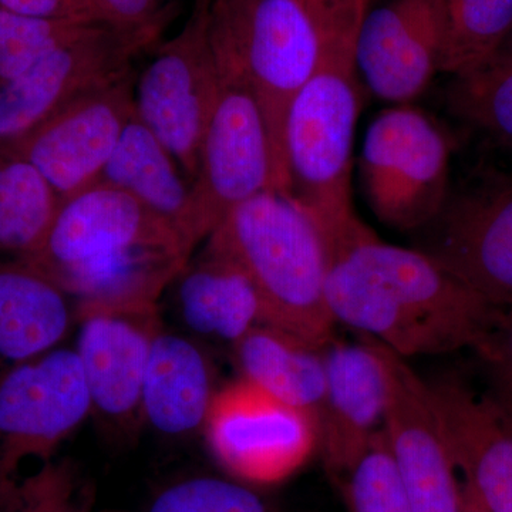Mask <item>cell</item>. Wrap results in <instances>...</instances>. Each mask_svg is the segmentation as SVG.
Listing matches in <instances>:
<instances>
[{
    "instance_id": "1",
    "label": "cell",
    "mask_w": 512,
    "mask_h": 512,
    "mask_svg": "<svg viewBox=\"0 0 512 512\" xmlns=\"http://www.w3.org/2000/svg\"><path fill=\"white\" fill-rule=\"evenodd\" d=\"M320 235L335 322L406 359L474 350L503 312L420 249L382 241L359 217Z\"/></svg>"
},
{
    "instance_id": "2",
    "label": "cell",
    "mask_w": 512,
    "mask_h": 512,
    "mask_svg": "<svg viewBox=\"0 0 512 512\" xmlns=\"http://www.w3.org/2000/svg\"><path fill=\"white\" fill-rule=\"evenodd\" d=\"M205 252L247 275L261 302L262 325L316 348L333 339L322 235L288 194L266 190L242 202L211 232Z\"/></svg>"
},
{
    "instance_id": "3",
    "label": "cell",
    "mask_w": 512,
    "mask_h": 512,
    "mask_svg": "<svg viewBox=\"0 0 512 512\" xmlns=\"http://www.w3.org/2000/svg\"><path fill=\"white\" fill-rule=\"evenodd\" d=\"M207 35L220 80L254 94L286 191L282 130L295 94L318 70L330 36L313 0H211Z\"/></svg>"
},
{
    "instance_id": "4",
    "label": "cell",
    "mask_w": 512,
    "mask_h": 512,
    "mask_svg": "<svg viewBox=\"0 0 512 512\" xmlns=\"http://www.w3.org/2000/svg\"><path fill=\"white\" fill-rule=\"evenodd\" d=\"M356 35H330L318 70L286 111L282 158L286 191L319 231L356 218L352 204L353 144L362 86Z\"/></svg>"
},
{
    "instance_id": "5",
    "label": "cell",
    "mask_w": 512,
    "mask_h": 512,
    "mask_svg": "<svg viewBox=\"0 0 512 512\" xmlns=\"http://www.w3.org/2000/svg\"><path fill=\"white\" fill-rule=\"evenodd\" d=\"M450 137L426 111L394 104L367 128L359 158L369 207L384 225L420 231L450 194Z\"/></svg>"
},
{
    "instance_id": "6",
    "label": "cell",
    "mask_w": 512,
    "mask_h": 512,
    "mask_svg": "<svg viewBox=\"0 0 512 512\" xmlns=\"http://www.w3.org/2000/svg\"><path fill=\"white\" fill-rule=\"evenodd\" d=\"M220 87L207 10L194 9L177 35L157 46L134 83L137 119L170 151L190 183Z\"/></svg>"
},
{
    "instance_id": "7",
    "label": "cell",
    "mask_w": 512,
    "mask_h": 512,
    "mask_svg": "<svg viewBox=\"0 0 512 512\" xmlns=\"http://www.w3.org/2000/svg\"><path fill=\"white\" fill-rule=\"evenodd\" d=\"M93 410L76 350L53 349L0 377V494L29 458L50 461Z\"/></svg>"
},
{
    "instance_id": "8",
    "label": "cell",
    "mask_w": 512,
    "mask_h": 512,
    "mask_svg": "<svg viewBox=\"0 0 512 512\" xmlns=\"http://www.w3.org/2000/svg\"><path fill=\"white\" fill-rule=\"evenodd\" d=\"M205 431L215 458L249 484L281 483L319 448L312 417L245 379L214 394Z\"/></svg>"
},
{
    "instance_id": "9",
    "label": "cell",
    "mask_w": 512,
    "mask_h": 512,
    "mask_svg": "<svg viewBox=\"0 0 512 512\" xmlns=\"http://www.w3.org/2000/svg\"><path fill=\"white\" fill-rule=\"evenodd\" d=\"M220 82L191 183L202 241L242 202L262 191H279L271 140L258 101L245 84Z\"/></svg>"
},
{
    "instance_id": "10",
    "label": "cell",
    "mask_w": 512,
    "mask_h": 512,
    "mask_svg": "<svg viewBox=\"0 0 512 512\" xmlns=\"http://www.w3.org/2000/svg\"><path fill=\"white\" fill-rule=\"evenodd\" d=\"M420 251L498 308H512V175L451 191Z\"/></svg>"
},
{
    "instance_id": "11",
    "label": "cell",
    "mask_w": 512,
    "mask_h": 512,
    "mask_svg": "<svg viewBox=\"0 0 512 512\" xmlns=\"http://www.w3.org/2000/svg\"><path fill=\"white\" fill-rule=\"evenodd\" d=\"M150 49L143 40L103 23L87 26L0 87V153L83 94L130 73L133 60Z\"/></svg>"
},
{
    "instance_id": "12",
    "label": "cell",
    "mask_w": 512,
    "mask_h": 512,
    "mask_svg": "<svg viewBox=\"0 0 512 512\" xmlns=\"http://www.w3.org/2000/svg\"><path fill=\"white\" fill-rule=\"evenodd\" d=\"M382 362L383 434L414 512H461V480L431 399L429 382L379 340L359 333Z\"/></svg>"
},
{
    "instance_id": "13",
    "label": "cell",
    "mask_w": 512,
    "mask_h": 512,
    "mask_svg": "<svg viewBox=\"0 0 512 512\" xmlns=\"http://www.w3.org/2000/svg\"><path fill=\"white\" fill-rule=\"evenodd\" d=\"M134 83L131 70L83 94L5 153L29 161L62 200L92 187L134 116Z\"/></svg>"
},
{
    "instance_id": "14",
    "label": "cell",
    "mask_w": 512,
    "mask_h": 512,
    "mask_svg": "<svg viewBox=\"0 0 512 512\" xmlns=\"http://www.w3.org/2000/svg\"><path fill=\"white\" fill-rule=\"evenodd\" d=\"M137 245H173L192 254L173 229L136 198L99 181L62 200L45 242L26 262L53 276Z\"/></svg>"
},
{
    "instance_id": "15",
    "label": "cell",
    "mask_w": 512,
    "mask_h": 512,
    "mask_svg": "<svg viewBox=\"0 0 512 512\" xmlns=\"http://www.w3.org/2000/svg\"><path fill=\"white\" fill-rule=\"evenodd\" d=\"M355 62L360 79L379 99L416 100L440 73L436 0H392L367 12L356 33Z\"/></svg>"
},
{
    "instance_id": "16",
    "label": "cell",
    "mask_w": 512,
    "mask_h": 512,
    "mask_svg": "<svg viewBox=\"0 0 512 512\" xmlns=\"http://www.w3.org/2000/svg\"><path fill=\"white\" fill-rule=\"evenodd\" d=\"M427 382L461 483L488 512H512V427L457 376Z\"/></svg>"
},
{
    "instance_id": "17",
    "label": "cell",
    "mask_w": 512,
    "mask_h": 512,
    "mask_svg": "<svg viewBox=\"0 0 512 512\" xmlns=\"http://www.w3.org/2000/svg\"><path fill=\"white\" fill-rule=\"evenodd\" d=\"M326 389L319 448L333 477L365 453L382 430L387 386L382 362L370 343L330 340L322 348Z\"/></svg>"
},
{
    "instance_id": "18",
    "label": "cell",
    "mask_w": 512,
    "mask_h": 512,
    "mask_svg": "<svg viewBox=\"0 0 512 512\" xmlns=\"http://www.w3.org/2000/svg\"><path fill=\"white\" fill-rule=\"evenodd\" d=\"M77 355L89 387L93 410L127 420L141 410V392L157 312H90L80 315Z\"/></svg>"
},
{
    "instance_id": "19",
    "label": "cell",
    "mask_w": 512,
    "mask_h": 512,
    "mask_svg": "<svg viewBox=\"0 0 512 512\" xmlns=\"http://www.w3.org/2000/svg\"><path fill=\"white\" fill-rule=\"evenodd\" d=\"M191 255L173 245H137L83 262L50 276L77 301L79 316L90 312H157L168 285Z\"/></svg>"
},
{
    "instance_id": "20",
    "label": "cell",
    "mask_w": 512,
    "mask_h": 512,
    "mask_svg": "<svg viewBox=\"0 0 512 512\" xmlns=\"http://www.w3.org/2000/svg\"><path fill=\"white\" fill-rule=\"evenodd\" d=\"M183 174L170 151L134 113L101 174L100 183L113 185L136 198L173 229L192 252L202 239L191 183L184 180Z\"/></svg>"
},
{
    "instance_id": "21",
    "label": "cell",
    "mask_w": 512,
    "mask_h": 512,
    "mask_svg": "<svg viewBox=\"0 0 512 512\" xmlns=\"http://www.w3.org/2000/svg\"><path fill=\"white\" fill-rule=\"evenodd\" d=\"M69 298L29 262L0 265V360L13 366L55 349L72 322Z\"/></svg>"
},
{
    "instance_id": "22",
    "label": "cell",
    "mask_w": 512,
    "mask_h": 512,
    "mask_svg": "<svg viewBox=\"0 0 512 512\" xmlns=\"http://www.w3.org/2000/svg\"><path fill=\"white\" fill-rule=\"evenodd\" d=\"M210 367L197 346L158 330L141 392V412L154 429L171 436L205 426L212 399Z\"/></svg>"
},
{
    "instance_id": "23",
    "label": "cell",
    "mask_w": 512,
    "mask_h": 512,
    "mask_svg": "<svg viewBox=\"0 0 512 512\" xmlns=\"http://www.w3.org/2000/svg\"><path fill=\"white\" fill-rule=\"evenodd\" d=\"M232 346L242 379L308 414L319 433L326 389L322 348L268 325L255 326Z\"/></svg>"
},
{
    "instance_id": "24",
    "label": "cell",
    "mask_w": 512,
    "mask_h": 512,
    "mask_svg": "<svg viewBox=\"0 0 512 512\" xmlns=\"http://www.w3.org/2000/svg\"><path fill=\"white\" fill-rule=\"evenodd\" d=\"M177 282L184 322L195 332L237 343L262 325L261 302L247 275L227 259L204 252L188 262Z\"/></svg>"
},
{
    "instance_id": "25",
    "label": "cell",
    "mask_w": 512,
    "mask_h": 512,
    "mask_svg": "<svg viewBox=\"0 0 512 512\" xmlns=\"http://www.w3.org/2000/svg\"><path fill=\"white\" fill-rule=\"evenodd\" d=\"M62 198L25 158L0 154V256L28 261L39 251Z\"/></svg>"
},
{
    "instance_id": "26",
    "label": "cell",
    "mask_w": 512,
    "mask_h": 512,
    "mask_svg": "<svg viewBox=\"0 0 512 512\" xmlns=\"http://www.w3.org/2000/svg\"><path fill=\"white\" fill-rule=\"evenodd\" d=\"M439 72H473L498 55L512 30V0H436Z\"/></svg>"
},
{
    "instance_id": "27",
    "label": "cell",
    "mask_w": 512,
    "mask_h": 512,
    "mask_svg": "<svg viewBox=\"0 0 512 512\" xmlns=\"http://www.w3.org/2000/svg\"><path fill=\"white\" fill-rule=\"evenodd\" d=\"M446 100L454 116L512 150V57L497 55L473 72L451 77Z\"/></svg>"
},
{
    "instance_id": "28",
    "label": "cell",
    "mask_w": 512,
    "mask_h": 512,
    "mask_svg": "<svg viewBox=\"0 0 512 512\" xmlns=\"http://www.w3.org/2000/svg\"><path fill=\"white\" fill-rule=\"evenodd\" d=\"M333 478L340 485L349 512H414L383 430L355 463Z\"/></svg>"
},
{
    "instance_id": "29",
    "label": "cell",
    "mask_w": 512,
    "mask_h": 512,
    "mask_svg": "<svg viewBox=\"0 0 512 512\" xmlns=\"http://www.w3.org/2000/svg\"><path fill=\"white\" fill-rule=\"evenodd\" d=\"M90 25L93 23L28 18L0 9V87L18 79Z\"/></svg>"
},
{
    "instance_id": "30",
    "label": "cell",
    "mask_w": 512,
    "mask_h": 512,
    "mask_svg": "<svg viewBox=\"0 0 512 512\" xmlns=\"http://www.w3.org/2000/svg\"><path fill=\"white\" fill-rule=\"evenodd\" d=\"M150 512H282L241 481L195 477L158 494Z\"/></svg>"
},
{
    "instance_id": "31",
    "label": "cell",
    "mask_w": 512,
    "mask_h": 512,
    "mask_svg": "<svg viewBox=\"0 0 512 512\" xmlns=\"http://www.w3.org/2000/svg\"><path fill=\"white\" fill-rule=\"evenodd\" d=\"M0 512H77L72 468L46 461L33 476L15 484Z\"/></svg>"
},
{
    "instance_id": "32",
    "label": "cell",
    "mask_w": 512,
    "mask_h": 512,
    "mask_svg": "<svg viewBox=\"0 0 512 512\" xmlns=\"http://www.w3.org/2000/svg\"><path fill=\"white\" fill-rule=\"evenodd\" d=\"M92 5L100 23L137 37L150 47L160 42L174 9L167 0H92Z\"/></svg>"
},
{
    "instance_id": "33",
    "label": "cell",
    "mask_w": 512,
    "mask_h": 512,
    "mask_svg": "<svg viewBox=\"0 0 512 512\" xmlns=\"http://www.w3.org/2000/svg\"><path fill=\"white\" fill-rule=\"evenodd\" d=\"M487 377V397L512 427V308H504L487 338L474 349Z\"/></svg>"
},
{
    "instance_id": "34",
    "label": "cell",
    "mask_w": 512,
    "mask_h": 512,
    "mask_svg": "<svg viewBox=\"0 0 512 512\" xmlns=\"http://www.w3.org/2000/svg\"><path fill=\"white\" fill-rule=\"evenodd\" d=\"M0 9L35 19L100 23L92 0H0Z\"/></svg>"
},
{
    "instance_id": "35",
    "label": "cell",
    "mask_w": 512,
    "mask_h": 512,
    "mask_svg": "<svg viewBox=\"0 0 512 512\" xmlns=\"http://www.w3.org/2000/svg\"><path fill=\"white\" fill-rule=\"evenodd\" d=\"M325 19L329 33H353L356 35L360 23L369 10L370 0H313Z\"/></svg>"
},
{
    "instance_id": "36",
    "label": "cell",
    "mask_w": 512,
    "mask_h": 512,
    "mask_svg": "<svg viewBox=\"0 0 512 512\" xmlns=\"http://www.w3.org/2000/svg\"><path fill=\"white\" fill-rule=\"evenodd\" d=\"M461 500H463V510L461 512H488L483 505L478 503L477 498L463 483H461Z\"/></svg>"
},
{
    "instance_id": "37",
    "label": "cell",
    "mask_w": 512,
    "mask_h": 512,
    "mask_svg": "<svg viewBox=\"0 0 512 512\" xmlns=\"http://www.w3.org/2000/svg\"><path fill=\"white\" fill-rule=\"evenodd\" d=\"M498 55L512 57V30L507 40H505L503 47H501L500 52H498Z\"/></svg>"
},
{
    "instance_id": "38",
    "label": "cell",
    "mask_w": 512,
    "mask_h": 512,
    "mask_svg": "<svg viewBox=\"0 0 512 512\" xmlns=\"http://www.w3.org/2000/svg\"><path fill=\"white\" fill-rule=\"evenodd\" d=\"M211 0H194V10H208Z\"/></svg>"
},
{
    "instance_id": "39",
    "label": "cell",
    "mask_w": 512,
    "mask_h": 512,
    "mask_svg": "<svg viewBox=\"0 0 512 512\" xmlns=\"http://www.w3.org/2000/svg\"><path fill=\"white\" fill-rule=\"evenodd\" d=\"M2 503H3V500H0V505H2Z\"/></svg>"
}]
</instances>
